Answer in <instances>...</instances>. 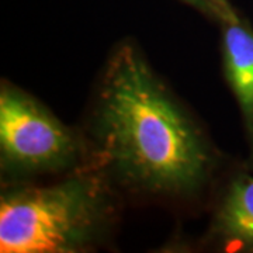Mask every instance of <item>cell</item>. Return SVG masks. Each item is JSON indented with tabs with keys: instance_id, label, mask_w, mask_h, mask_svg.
Masks as SVG:
<instances>
[{
	"instance_id": "6da1fadb",
	"label": "cell",
	"mask_w": 253,
	"mask_h": 253,
	"mask_svg": "<svg viewBox=\"0 0 253 253\" xmlns=\"http://www.w3.org/2000/svg\"><path fill=\"white\" fill-rule=\"evenodd\" d=\"M84 144L87 166L132 194L194 199L217 169L203 128L129 41L101 71Z\"/></svg>"
},
{
	"instance_id": "7a4b0ae2",
	"label": "cell",
	"mask_w": 253,
	"mask_h": 253,
	"mask_svg": "<svg viewBox=\"0 0 253 253\" xmlns=\"http://www.w3.org/2000/svg\"><path fill=\"white\" fill-rule=\"evenodd\" d=\"M114 218V187L90 166L51 184L9 183L0 196V252H86Z\"/></svg>"
},
{
	"instance_id": "3957f363",
	"label": "cell",
	"mask_w": 253,
	"mask_h": 253,
	"mask_svg": "<svg viewBox=\"0 0 253 253\" xmlns=\"http://www.w3.org/2000/svg\"><path fill=\"white\" fill-rule=\"evenodd\" d=\"M0 166L13 179L71 173L87 166L84 138L31 94L3 81Z\"/></svg>"
},
{
	"instance_id": "277c9868",
	"label": "cell",
	"mask_w": 253,
	"mask_h": 253,
	"mask_svg": "<svg viewBox=\"0 0 253 253\" xmlns=\"http://www.w3.org/2000/svg\"><path fill=\"white\" fill-rule=\"evenodd\" d=\"M222 33L224 72L242 114L253 165V28L229 0H214Z\"/></svg>"
},
{
	"instance_id": "5b68a950",
	"label": "cell",
	"mask_w": 253,
	"mask_h": 253,
	"mask_svg": "<svg viewBox=\"0 0 253 253\" xmlns=\"http://www.w3.org/2000/svg\"><path fill=\"white\" fill-rule=\"evenodd\" d=\"M208 239L253 252V165L226 181L212 212Z\"/></svg>"
},
{
	"instance_id": "8992f818",
	"label": "cell",
	"mask_w": 253,
	"mask_h": 253,
	"mask_svg": "<svg viewBox=\"0 0 253 253\" xmlns=\"http://www.w3.org/2000/svg\"><path fill=\"white\" fill-rule=\"evenodd\" d=\"M180 1L214 20V0H180Z\"/></svg>"
}]
</instances>
